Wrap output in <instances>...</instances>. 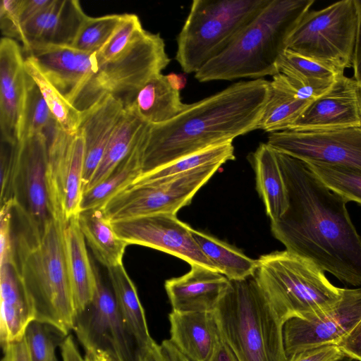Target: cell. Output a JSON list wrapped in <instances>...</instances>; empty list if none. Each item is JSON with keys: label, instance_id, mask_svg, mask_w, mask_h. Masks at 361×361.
<instances>
[{"label": "cell", "instance_id": "cell-41", "mask_svg": "<svg viewBox=\"0 0 361 361\" xmlns=\"http://www.w3.org/2000/svg\"><path fill=\"white\" fill-rule=\"evenodd\" d=\"M25 337L32 361H51L56 347L66 336L48 324L34 320L27 326Z\"/></svg>", "mask_w": 361, "mask_h": 361}, {"label": "cell", "instance_id": "cell-10", "mask_svg": "<svg viewBox=\"0 0 361 361\" xmlns=\"http://www.w3.org/2000/svg\"><path fill=\"white\" fill-rule=\"evenodd\" d=\"M48 166L47 140L43 133L23 138L18 142L1 205L10 203L20 225L32 230H43L54 218L63 216L54 205Z\"/></svg>", "mask_w": 361, "mask_h": 361}, {"label": "cell", "instance_id": "cell-19", "mask_svg": "<svg viewBox=\"0 0 361 361\" xmlns=\"http://www.w3.org/2000/svg\"><path fill=\"white\" fill-rule=\"evenodd\" d=\"M356 81L340 75L329 91L312 100L287 130L361 126Z\"/></svg>", "mask_w": 361, "mask_h": 361}, {"label": "cell", "instance_id": "cell-5", "mask_svg": "<svg viewBox=\"0 0 361 361\" xmlns=\"http://www.w3.org/2000/svg\"><path fill=\"white\" fill-rule=\"evenodd\" d=\"M214 312L221 338L238 361H288L284 322L255 275L230 281Z\"/></svg>", "mask_w": 361, "mask_h": 361}, {"label": "cell", "instance_id": "cell-7", "mask_svg": "<svg viewBox=\"0 0 361 361\" xmlns=\"http://www.w3.org/2000/svg\"><path fill=\"white\" fill-rule=\"evenodd\" d=\"M271 0H194L177 37L176 60L196 73L220 54Z\"/></svg>", "mask_w": 361, "mask_h": 361}, {"label": "cell", "instance_id": "cell-18", "mask_svg": "<svg viewBox=\"0 0 361 361\" xmlns=\"http://www.w3.org/2000/svg\"><path fill=\"white\" fill-rule=\"evenodd\" d=\"M22 49L35 59L43 75L71 104L98 68L96 52L83 51L72 45L31 44Z\"/></svg>", "mask_w": 361, "mask_h": 361}, {"label": "cell", "instance_id": "cell-17", "mask_svg": "<svg viewBox=\"0 0 361 361\" xmlns=\"http://www.w3.org/2000/svg\"><path fill=\"white\" fill-rule=\"evenodd\" d=\"M23 49L14 39L0 42L1 140L16 143L21 140L29 75Z\"/></svg>", "mask_w": 361, "mask_h": 361}, {"label": "cell", "instance_id": "cell-49", "mask_svg": "<svg viewBox=\"0 0 361 361\" xmlns=\"http://www.w3.org/2000/svg\"><path fill=\"white\" fill-rule=\"evenodd\" d=\"M59 347L63 361H85L71 335L66 336Z\"/></svg>", "mask_w": 361, "mask_h": 361}, {"label": "cell", "instance_id": "cell-13", "mask_svg": "<svg viewBox=\"0 0 361 361\" xmlns=\"http://www.w3.org/2000/svg\"><path fill=\"white\" fill-rule=\"evenodd\" d=\"M96 286L93 299L75 315L73 331L84 348L109 352L120 361H136L140 352L118 311L111 289L92 260Z\"/></svg>", "mask_w": 361, "mask_h": 361}, {"label": "cell", "instance_id": "cell-45", "mask_svg": "<svg viewBox=\"0 0 361 361\" xmlns=\"http://www.w3.org/2000/svg\"><path fill=\"white\" fill-rule=\"evenodd\" d=\"M336 345L344 355L361 361V319Z\"/></svg>", "mask_w": 361, "mask_h": 361}, {"label": "cell", "instance_id": "cell-15", "mask_svg": "<svg viewBox=\"0 0 361 361\" xmlns=\"http://www.w3.org/2000/svg\"><path fill=\"white\" fill-rule=\"evenodd\" d=\"M111 224L116 234L128 245L152 247L178 257L191 266L197 264L217 271L195 240L192 228L176 214H151L116 221Z\"/></svg>", "mask_w": 361, "mask_h": 361}, {"label": "cell", "instance_id": "cell-6", "mask_svg": "<svg viewBox=\"0 0 361 361\" xmlns=\"http://www.w3.org/2000/svg\"><path fill=\"white\" fill-rule=\"evenodd\" d=\"M255 274L280 319H308L334 307L343 288L334 286L324 271L310 260L276 251L262 255Z\"/></svg>", "mask_w": 361, "mask_h": 361}, {"label": "cell", "instance_id": "cell-4", "mask_svg": "<svg viewBox=\"0 0 361 361\" xmlns=\"http://www.w3.org/2000/svg\"><path fill=\"white\" fill-rule=\"evenodd\" d=\"M314 3L271 0L225 50L195 73V78L205 82L278 74V63L292 31Z\"/></svg>", "mask_w": 361, "mask_h": 361}, {"label": "cell", "instance_id": "cell-22", "mask_svg": "<svg viewBox=\"0 0 361 361\" xmlns=\"http://www.w3.org/2000/svg\"><path fill=\"white\" fill-rule=\"evenodd\" d=\"M86 14L76 0H52L23 25V48L31 44L71 45Z\"/></svg>", "mask_w": 361, "mask_h": 361}, {"label": "cell", "instance_id": "cell-48", "mask_svg": "<svg viewBox=\"0 0 361 361\" xmlns=\"http://www.w3.org/2000/svg\"><path fill=\"white\" fill-rule=\"evenodd\" d=\"M52 2V0H22L20 20L22 24L38 15Z\"/></svg>", "mask_w": 361, "mask_h": 361}, {"label": "cell", "instance_id": "cell-44", "mask_svg": "<svg viewBox=\"0 0 361 361\" xmlns=\"http://www.w3.org/2000/svg\"><path fill=\"white\" fill-rule=\"evenodd\" d=\"M343 355L337 345H328L293 354L288 361H335Z\"/></svg>", "mask_w": 361, "mask_h": 361}, {"label": "cell", "instance_id": "cell-31", "mask_svg": "<svg viewBox=\"0 0 361 361\" xmlns=\"http://www.w3.org/2000/svg\"><path fill=\"white\" fill-rule=\"evenodd\" d=\"M149 126L106 178L82 193L80 211L102 208L111 197L130 186L142 174V153Z\"/></svg>", "mask_w": 361, "mask_h": 361}, {"label": "cell", "instance_id": "cell-29", "mask_svg": "<svg viewBox=\"0 0 361 361\" xmlns=\"http://www.w3.org/2000/svg\"><path fill=\"white\" fill-rule=\"evenodd\" d=\"M116 305L123 321L140 351L155 342L149 334L144 309L136 288L123 264L107 269Z\"/></svg>", "mask_w": 361, "mask_h": 361}, {"label": "cell", "instance_id": "cell-50", "mask_svg": "<svg viewBox=\"0 0 361 361\" xmlns=\"http://www.w3.org/2000/svg\"><path fill=\"white\" fill-rule=\"evenodd\" d=\"M163 361H190L168 340H164L159 345Z\"/></svg>", "mask_w": 361, "mask_h": 361}, {"label": "cell", "instance_id": "cell-24", "mask_svg": "<svg viewBox=\"0 0 361 361\" xmlns=\"http://www.w3.org/2000/svg\"><path fill=\"white\" fill-rule=\"evenodd\" d=\"M35 320L33 305L20 280L16 266L0 265V341L2 348L21 340Z\"/></svg>", "mask_w": 361, "mask_h": 361}, {"label": "cell", "instance_id": "cell-20", "mask_svg": "<svg viewBox=\"0 0 361 361\" xmlns=\"http://www.w3.org/2000/svg\"><path fill=\"white\" fill-rule=\"evenodd\" d=\"M229 285L220 272L195 264L185 274L166 280L164 288L173 311L212 312Z\"/></svg>", "mask_w": 361, "mask_h": 361}, {"label": "cell", "instance_id": "cell-26", "mask_svg": "<svg viewBox=\"0 0 361 361\" xmlns=\"http://www.w3.org/2000/svg\"><path fill=\"white\" fill-rule=\"evenodd\" d=\"M278 68L297 97L310 101L329 91L337 78L344 74L289 49L282 54Z\"/></svg>", "mask_w": 361, "mask_h": 361}, {"label": "cell", "instance_id": "cell-27", "mask_svg": "<svg viewBox=\"0 0 361 361\" xmlns=\"http://www.w3.org/2000/svg\"><path fill=\"white\" fill-rule=\"evenodd\" d=\"M142 121L150 125L168 122L188 106L180 92L161 73L152 77L127 104Z\"/></svg>", "mask_w": 361, "mask_h": 361}, {"label": "cell", "instance_id": "cell-47", "mask_svg": "<svg viewBox=\"0 0 361 361\" xmlns=\"http://www.w3.org/2000/svg\"><path fill=\"white\" fill-rule=\"evenodd\" d=\"M357 12V25L353 57V79L361 82V0H355Z\"/></svg>", "mask_w": 361, "mask_h": 361}, {"label": "cell", "instance_id": "cell-1", "mask_svg": "<svg viewBox=\"0 0 361 361\" xmlns=\"http://www.w3.org/2000/svg\"><path fill=\"white\" fill-rule=\"evenodd\" d=\"M288 207L271 222L290 252L307 259L343 283L361 286V236L347 200L328 188L302 161L276 151Z\"/></svg>", "mask_w": 361, "mask_h": 361}, {"label": "cell", "instance_id": "cell-42", "mask_svg": "<svg viewBox=\"0 0 361 361\" xmlns=\"http://www.w3.org/2000/svg\"><path fill=\"white\" fill-rule=\"evenodd\" d=\"M22 0H1L0 4V27L4 37L23 42V24L20 20Z\"/></svg>", "mask_w": 361, "mask_h": 361}, {"label": "cell", "instance_id": "cell-53", "mask_svg": "<svg viewBox=\"0 0 361 361\" xmlns=\"http://www.w3.org/2000/svg\"><path fill=\"white\" fill-rule=\"evenodd\" d=\"M136 361H163L159 345L154 342L151 347L140 352Z\"/></svg>", "mask_w": 361, "mask_h": 361}, {"label": "cell", "instance_id": "cell-38", "mask_svg": "<svg viewBox=\"0 0 361 361\" xmlns=\"http://www.w3.org/2000/svg\"><path fill=\"white\" fill-rule=\"evenodd\" d=\"M305 164L331 191L348 202L353 201L361 204L360 171L314 163Z\"/></svg>", "mask_w": 361, "mask_h": 361}, {"label": "cell", "instance_id": "cell-28", "mask_svg": "<svg viewBox=\"0 0 361 361\" xmlns=\"http://www.w3.org/2000/svg\"><path fill=\"white\" fill-rule=\"evenodd\" d=\"M257 190L262 197L271 222L279 220L288 207L287 190L275 150L261 143L251 154Z\"/></svg>", "mask_w": 361, "mask_h": 361}, {"label": "cell", "instance_id": "cell-40", "mask_svg": "<svg viewBox=\"0 0 361 361\" xmlns=\"http://www.w3.org/2000/svg\"><path fill=\"white\" fill-rule=\"evenodd\" d=\"M145 30L137 15L126 13V18L113 35L96 52L98 62L103 63L119 57L137 40Z\"/></svg>", "mask_w": 361, "mask_h": 361}, {"label": "cell", "instance_id": "cell-37", "mask_svg": "<svg viewBox=\"0 0 361 361\" xmlns=\"http://www.w3.org/2000/svg\"><path fill=\"white\" fill-rule=\"evenodd\" d=\"M126 16V13L95 18L86 16L71 45L86 52L99 51L117 30Z\"/></svg>", "mask_w": 361, "mask_h": 361}, {"label": "cell", "instance_id": "cell-33", "mask_svg": "<svg viewBox=\"0 0 361 361\" xmlns=\"http://www.w3.org/2000/svg\"><path fill=\"white\" fill-rule=\"evenodd\" d=\"M148 125L130 107L125 106V111L111 135L99 165L83 192L106 178L131 150Z\"/></svg>", "mask_w": 361, "mask_h": 361}, {"label": "cell", "instance_id": "cell-8", "mask_svg": "<svg viewBox=\"0 0 361 361\" xmlns=\"http://www.w3.org/2000/svg\"><path fill=\"white\" fill-rule=\"evenodd\" d=\"M170 61L161 35L145 30L119 57L103 63L97 61V71L84 84L72 105L82 113L109 95L121 99L126 105Z\"/></svg>", "mask_w": 361, "mask_h": 361}, {"label": "cell", "instance_id": "cell-46", "mask_svg": "<svg viewBox=\"0 0 361 361\" xmlns=\"http://www.w3.org/2000/svg\"><path fill=\"white\" fill-rule=\"evenodd\" d=\"M1 361H32L27 343L24 337L4 348Z\"/></svg>", "mask_w": 361, "mask_h": 361}, {"label": "cell", "instance_id": "cell-39", "mask_svg": "<svg viewBox=\"0 0 361 361\" xmlns=\"http://www.w3.org/2000/svg\"><path fill=\"white\" fill-rule=\"evenodd\" d=\"M55 121L39 88L29 75L21 139L44 133Z\"/></svg>", "mask_w": 361, "mask_h": 361}, {"label": "cell", "instance_id": "cell-43", "mask_svg": "<svg viewBox=\"0 0 361 361\" xmlns=\"http://www.w3.org/2000/svg\"><path fill=\"white\" fill-rule=\"evenodd\" d=\"M0 212V265L11 264L16 266L14 234L12 233V211L10 203L1 205Z\"/></svg>", "mask_w": 361, "mask_h": 361}, {"label": "cell", "instance_id": "cell-23", "mask_svg": "<svg viewBox=\"0 0 361 361\" xmlns=\"http://www.w3.org/2000/svg\"><path fill=\"white\" fill-rule=\"evenodd\" d=\"M171 343L190 361H208L221 335L214 311L169 314Z\"/></svg>", "mask_w": 361, "mask_h": 361}, {"label": "cell", "instance_id": "cell-32", "mask_svg": "<svg viewBox=\"0 0 361 361\" xmlns=\"http://www.w3.org/2000/svg\"><path fill=\"white\" fill-rule=\"evenodd\" d=\"M269 81L268 99L257 130L269 133L287 130L312 102L299 99L280 73Z\"/></svg>", "mask_w": 361, "mask_h": 361}, {"label": "cell", "instance_id": "cell-35", "mask_svg": "<svg viewBox=\"0 0 361 361\" xmlns=\"http://www.w3.org/2000/svg\"><path fill=\"white\" fill-rule=\"evenodd\" d=\"M235 159L232 142L208 147L195 154L184 157L163 167L138 176L131 185H140L188 172L212 163L224 164Z\"/></svg>", "mask_w": 361, "mask_h": 361}, {"label": "cell", "instance_id": "cell-56", "mask_svg": "<svg viewBox=\"0 0 361 361\" xmlns=\"http://www.w3.org/2000/svg\"><path fill=\"white\" fill-rule=\"evenodd\" d=\"M51 361H59L56 355L54 356V357L52 358Z\"/></svg>", "mask_w": 361, "mask_h": 361}, {"label": "cell", "instance_id": "cell-2", "mask_svg": "<svg viewBox=\"0 0 361 361\" xmlns=\"http://www.w3.org/2000/svg\"><path fill=\"white\" fill-rule=\"evenodd\" d=\"M269 91V81L262 78L238 82L188 104L168 122L150 125L141 175L257 130Z\"/></svg>", "mask_w": 361, "mask_h": 361}, {"label": "cell", "instance_id": "cell-30", "mask_svg": "<svg viewBox=\"0 0 361 361\" xmlns=\"http://www.w3.org/2000/svg\"><path fill=\"white\" fill-rule=\"evenodd\" d=\"M78 221L85 242L102 264L109 269L123 264L128 244L116 234L102 208L80 211Z\"/></svg>", "mask_w": 361, "mask_h": 361}, {"label": "cell", "instance_id": "cell-11", "mask_svg": "<svg viewBox=\"0 0 361 361\" xmlns=\"http://www.w3.org/2000/svg\"><path fill=\"white\" fill-rule=\"evenodd\" d=\"M222 164L212 163L157 181L130 185L102 209L111 222L156 214L176 215Z\"/></svg>", "mask_w": 361, "mask_h": 361}, {"label": "cell", "instance_id": "cell-3", "mask_svg": "<svg viewBox=\"0 0 361 361\" xmlns=\"http://www.w3.org/2000/svg\"><path fill=\"white\" fill-rule=\"evenodd\" d=\"M63 216L41 231L20 225L14 234L16 269L33 305L35 320L64 336L73 331L75 310L65 254Z\"/></svg>", "mask_w": 361, "mask_h": 361}, {"label": "cell", "instance_id": "cell-34", "mask_svg": "<svg viewBox=\"0 0 361 361\" xmlns=\"http://www.w3.org/2000/svg\"><path fill=\"white\" fill-rule=\"evenodd\" d=\"M191 232L203 254L230 281L243 280L255 274L257 259L207 233L193 228Z\"/></svg>", "mask_w": 361, "mask_h": 361}, {"label": "cell", "instance_id": "cell-54", "mask_svg": "<svg viewBox=\"0 0 361 361\" xmlns=\"http://www.w3.org/2000/svg\"><path fill=\"white\" fill-rule=\"evenodd\" d=\"M356 86V93H357V106L359 110V114L361 119V82H357Z\"/></svg>", "mask_w": 361, "mask_h": 361}, {"label": "cell", "instance_id": "cell-52", "mask_svg": "<svg viewBox=\"0 0 361 361\" xmlns=\"http://www.w3.org/2000/svg\"><path fill=\"white\" fill-rule=\"evenodd\" d=\"M85 350V361H120L114 355L102 349L88 347Z\"/></svg>", "mask_w": 361, "mask_h": 361}, {"label": "cell", "instance_id": "cell-25", "mask_svg": "<svg viewBox=\"0 0 361 361\" xmlns=\"http://www.w3.org/2000/svg\"><path fill=\"white\" fill-rule=\"evenodd\" d=\"M64 244L67 271L75 310V315L92 302L96 286L92 259L81 232L78 216L66 222Z\"/></svg>", "mask_w": 361, "mask_h": 361}, {"label": "cell", "instance_id": "cell-16", "mask_svg": "<svg viewBox=\"0 0 361 361\" xmlns=\"http://www.w3.org/2000/svg\"><path fill=\"white\" fill-rule=\"evenodd\" d=\"M361 319V288H343L341 300L332 308L308 319L293 317L283 324L288 357L328 345H336Z\"/></svg>", "mask_w": 361, "mask_h": 361}, {"label": "cell", "instance_id": "cell-51", "mask_svg": "<svg viewBox=\"0 0 361 361\" xmlns=\"http://www.w3.org/2000/svg\"><path fill=\"white\" fill-rule=\"evenodd\" d=\"M208 361H238V360L228 345L221 338Z\"/></svg>", "mask_w": 361, "mask_h": 361}, {"label": "cell", "instance_id": "cell-14", "mask_svg": "<svg viewBox=\"0 0 361 361\" xmlns=\"http://www.w3.org/2000/svg\"><path fill=\"white\" fill-rule=\"evenodd\" d=\"M47 140L48 176L56 212L67 222L80 212L85 164V140L78 129L65 131L55 121L43 133Z\"/></svg>", "mask_w": 361, "mask_h": 361}, {"label": "cell", "instance_id": "cell-12", "mask_svg": "<svg viewBox=\"0 0 361 361\" xmlns=\"http://www.w3.org/2000/svg\"><path fill=\"white\" fill-rule=\"evenodd\" d=\"M267 143L274 150L305 163L361 171V126L285 130L269 133Z\"/></svg>", "mask_w": 361, "mask_h": 361}, {"label": "cell", "instance_id": "cell-36", "mask_svg": "<svg viewBox=\"0 0 361 361\" xmlns=\"http://www.w3.org/2000/svg\"><path fill=\"white\" fill-rule=\"evenodd\" d=\"M25 68L39 88L56 122L69 133L77 132L81 121V112L48 80L32 57L26 56Z\"/></svg>", "mask_w": 361, "mask_h": 361}, {"label": "cell", "instance_id": "cell-21", "mask_svg": "<svg viewBox=\"0 0 361 361\" xmlns=\"http://www.w3.org/2000/svg\"><path fill=\"white\" fill-rule=\"evenodd\" d=\"M125 111L123 102L109 95L81 113L79 130L85 140L82 192L104 154L111 135Z\"/></svg>", "mask_w": 361, "mask_h": 361}, {"label": "cell", "instance_id": "cell-55", "mask_svg": "<svg viewBox=\"0 0 361 361\" xmlns=\"http://www.w3.org/2000/svg\"><path fill=\"white\" fill-rule=\"evenodd\" d=\"M335 361H354L353 358L350 357L348 355H343L340 358L336 360Z\"/></svg>", "mask_w": 361, "mask_h": 361}, {"label": "cell", "instance_id": "cell-9", "mask_svg": "<svg viewBox=\"0 0 361 361\" xmlns=\"http://www.w3.org/2000/svg\"><path fill=\"white\" fill-rule=\"evenodd\" d=\"M357 25L355 0L309 11L292 31L286 49L344 73L353 66Z\"/></svg>", "mask_w": 361, "mask_h": 361}]
</instances>
